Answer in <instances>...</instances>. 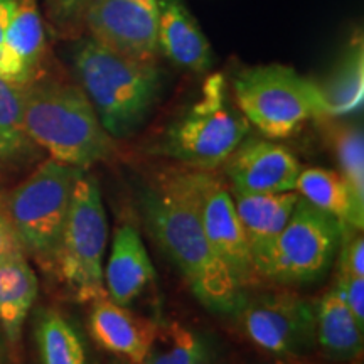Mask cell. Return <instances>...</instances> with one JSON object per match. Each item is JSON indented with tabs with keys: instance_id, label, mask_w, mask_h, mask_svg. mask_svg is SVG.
Returning a JSON list of instances; mask_svg holds the SVG:
<instances>
[{
	"instance_id": "1",
	"label": "cell",
	"mask_w": 364,
	"mask_h": 364,
	"mask_svg": "<svg viewBox=\"0 0 364 364\" xmlns=\"http://www.w3.org/2000/svg\"><path fill=\"white\" fill-rule=\"evenodd\" d=\"M140 209L150 233L169 255L194 297L209 311L235 316L247 294L213 252L177 172L164 174L144 188Z\"/></svg>"
},
{
	"instance_id": "2",
	"label": "cell",
	"mask_w": 364,
	"mask_h": 364,
	"mask_svg": "<svg viewBox=\"0 0 364 364\" xmlns=\"http://www.w3.org/2000/svg\"><path fill=\"white\" fill-rule=\"evenodd\" d=\"M73 75L112 139L135 135L161 102L166 78L156 61L103 48L88 36L73 39Z\"/></svg>"
},
{
	"instance_id": "3",
	"label": "cell",
	"mask_w": 364,
	"mask_h": 364,
	"mask_svg": "<svg viewBox=\"0 0 364 364\" xmlns=\"http://www.w3.org/2000/svg\"><path fill=\"white\" fill-rule=\"evenodd\" d=\"M22 100L27 135L51 159L88 171L117 152L78 83L43 71L22 86Z\"/></svg>"
},
{
	"instance_id": "4",
	"label": "cell",
	"mask_w": 364,
	"mask_h": 364,
	"mask_svg": "<svg viewBox=\"0 0 364 364\" xmlns=\"http://www.w3.org/2000/svg\"><path fill=\"white\" fill-rule=\"evenodd\" d=\"M250 129L225 75L213 73L204 80L198 98L171 122L154 150L198 171H213L228 161Z\"/></svg>"
},
{
	"instance_id": "5",
	"label": "cell",
	"mask_w": 364,
	"mask_h": 364,
	"mask_svg": "<svg viewBox=\"0 0 364 364\" xmlns=\"http://www.w3.org/2000/svg\"><path fill=\"white\" fill-rule=\"evenodd\" d=\"M236 107L265 139L284 140L309 122L331 118L321 85L285 65L240 70L230 85Z\"/></svg>"
},
{
	"instance_id": "6",
	"label": "cell",
	"mask_w": 364,
	"mask_h": 364,
	"mask_svg": "<svg viewBox=\"0 0 364 364\" xmlns=\"http://www.w3.org/2000/svg\"><path fill=\"white\" fill-rule=\"evenodd\" d=\"M81 171L56 159H46L33 174L11 191L6 201L4 213L24 253L33 255L41 265L51 270H56L73 188Z\"/></svg>"
},
{
	"instance_id": "7",
	"label": "cell",
	"mask_w": 364,
	"mask_h": 364,
	"mask_svg": "<svg viewBox=\"0 0 364 364\" xmlns=\"http://www.w3.org/2000/svg\"><path fill=\"white\" fill-rule=\"evenodd\" d=\"M108 220L97 177L83 169L73 188L70 211L59 243L56 272L78 302L105 297L103 257Z\"/></svg>"
},
{
	"instance_id": "8",
	"label": "cell",
	"mask_w": 364,
	"mask_h": 364,
	"mask_svg": "<svg viewBox=\"0 0 364 364\" xmlns=\"http://www.w3.org/2000/svg\"><path fill=\"white\" fill-rule=\"evenodd\" d=\"M343 240L334 218L299 198L292 216L258 263V279L280 285L311 284L331 270Z\"/></svg>"
},
{
	"instance_id": "9",
	"label": "cell",
	"mask_w": 364,
	"mask_h": 364,
	"mask_svg": "<svg viewBox=\"0 0 364 364\" xmlns=\"http://www.w3.org/2000/svg\"><path fill=\"white\" fill-rule=\"evenodd\" d=\"M235 316L250 343L275 356H306L317 346L316 306L299 294L245 295Z\"/></svg>"
},
{
	"instance_id": "10",
	"label": "cell",
	"mask_w": 364,
	"mask_h": 364,
	"mask_svg": "<svg viewBox=\"0 0 364 364\" xmlns=\"http://www.w3.org/2000/svg\"><path fill=\"white\" fill-rule=\"evenodd\" d=\"M182 188L198 213L204 235L241 289L257 284L252 253L230 189L208 171L177 172Z\"/></svg>"
},
{
	"instance_id": "11",
	"label": "cell",
	"mask_w": 364,
	"mask_h": 364,
	"mask_svg": "<svg viewBox=\"0 0 364 364\" xmlns=\"http://www.w3.org/2000/svg\"><path fill=\"white\" fill-rule=\"evenodd\" d=\"M159 0H91L83 36L122 56L157 61Z\"/></svg>"
},
{
	"instance_id": "12",
	"label": "cell",
	"mask_w": 364,
	"mask_h": 364,
	"mask_svg": "<svg viewBox=\"0 0 364 364\" xmlns=\"http://www.w3.org/2000/svg\"><path fill=\"white\" fill-rule=\"evenodd\" d=\"M223 166L231 189L241 193H290L302 171L292 150L265 136H247Z\"/></svg>"
},
{
	"instance_id": "13",
	"label": "cell",
	"mask_w": 364,
	"mask_h": 364,
	"mask_svg": "<svg viewBox=\"0 0 364 364\" xmlns=\"http://www.w3.org/2000/svg\"><path fill=\"white\" fill-rule=\"evenodd\" d=\"M88 326L91 338L105 351L134 364L144 363L157 329L156 321L136 316L107 295L91 302Z\"/></svg>"
},
{
	"instance_id": "14",
	"label": "cell",
	"mask_w": 364,
	"mask_h": 364,
	"mask_svg": "<svg viewBox=\"0 0 364 364\" xmlns=\"http://www.w3.org/2000/svg\"><path fill=\"white\" fill-rule=\"evenodd\" d=\"M159 56L194 75H206L215 65L211 44L182 0H159Z\"/></svg>"
},
{
	"instance_id": "15",
	"label": "cell",
	"mask_w": 364,
	"mask_h": 364,
	"mask_svg": "<svg viewBox=\"0 0 364 364\" xmlns=\"http://www.w3.org/2000/svg\"><path fill=\"white\" fill-rule=\"evenodd\" d=\"M154 279L156 268L136 228L130 223L118 226L113 236L110 257L103 268L107 297L118 306H130L145 292Z\"/></svg>"
},
{
	"instance_id": "16",
	"label": "cell",
	"mask_w": 364,
	"mask_h": 364,
	"mask_svg": "<svg viewBox=\"0 0 364 364\" xmlns=\"http://www.w3.org/2000/svg\"><path fill=\"white\" fill-rule=\"evenodd\" d=\"M233 196L236 215L247 236L253 267L257 268L270 248L273 240L284 230L292 216L300 196L290 193H241L230 191ZM257 272V270H255ZM258 277V275H257Z\"/></svg>"
},
{
	"instance_id": "17",
	"label": "cell",
	"mask_w": 364,
	"mask_h": 364,
	"mask_svg": "<svg viewBox=\"0 0 364 364\" xmlns=\"http://www.w3.org/2000/svg\"><path fill=\"white\" fill-rule=\"evenodd\" d=\"M295 191L309 204L334 218L343 228V233L363 231L364 203L359 201L339 172L307 167L300 171Z\"/></svg>"
},
{
	"instance_id": "18",
	"label": "cell",
	"mask_w": 364,
	"mask_h": 364,
	"mask_svg": "<svg viewBox=\"0 0 364 364\" xmlns=\"http://www.w3.org/2000/svg\"><path fill=\"white\" fill-rule=\"evenodd\" d=\"M363 331L356 317L332 287L316 306V341L331 361L353 363L363 354Z\"/></svg>"
},
{
	"instance_id": "19",
	"label": "cell",
	"mask_w": 364,
	"mask_h": 364,
	"mask_svg": "<svg viewBox=\"0 0 364 364\" xmlns=\"http://www.w3.org/2000/svg\"><path fill=\"white\" fill-rule=\"evenodd\" d=\"M142 364H223V351L206 332L164 321L157 324Z\"/></svg>"
},
{
	"instance_id": "20",
	"label": "cell",
	"mask_w": 364,
	"mask_h": 364,
	"mask_svg": "<svg viewBox=\"0 0 364 364\" xmlns=\"http://www.w3.org/2000/svg\"><path fill=\"white\" fill-rule=\"evenodd\" d=\"M38 290V277L26 260V255H17L0 263V327L11 346L19 343Z\"/></svg>"
},
{
	"instance_id": "21",
	"label": "cell",
	"mask_w": 364,
	"mask_h": 364,
	"mask_svg": "<svg viewBox=\"0 0 364 364\" xmlns=\"http://www.w3.org/2000/svg\"><path fill=\"white\" fill-rule=\"evenodd\" d=\"M6 44L31 81L44 71L48 38L39 0H17L6 31Z\"/></svg>"
},
{
	"instance_id": "22",
	"label": "cell",
	"mask_w": 364,
	"mask_h": 364,
	"mask_svg": "<svg viewBox=\"0 0 364 364\" xmlns=\"http://www.w3.org/2000/svg\"><path fill=\"white\" fill-rule=\"evenodd\" d=\"M331 118L348 117L361 110L364 102L363 41L354 39L339 59L331 78L321 86Z\"/></svg>"
},
{
	"instance_id": "23",
	"label": "cell",
	"mask_w": 364,
	"mask_h": 364,
	"mask_svg": "<svg viewBox=\"0 0 364 364\" xmlns=\"http://www.w3.org/2000/svg\"><path fill=\"white\" fill-rule=\"evenodd\" d=\"M38 149L24 125L22 86L0 78V162L22 164L33 159Z\"/></svg>"
},
{
	"instance_id": "24",
	"label": "cell",
	"mask_w": 364,
	"mask_h": 364,
	"mask_svg": "<svg viewBox=\"0 0 364 364\" xmlns=\"http://www.w3.org/2000/svg\"><path fill=\"white\" fill-rule=\"evenodd\" d=\"M41 364H86V348L76 327L61 312L48 309L36 322Z\"/></svg>"
},
{
	"instance_id": "25",
	"label": "cell",
	"mask_w": 364,
	"mask_h": 364,
	"mask_svg": "<svg viewBox=\"0 0 364 364\" xmlns=\"http://www.w3.org/2000/svg\"><path fill=\"white\" fill-rule=\"evenodd\" d=\"M332 149L339 174L348 182L359 201L364 203V135L356 124L338 125L331 132Z\"/></svg>"
},
{
	"instance_id": "26",
	"label": "cell",
	"mask_w": 364,
	"mask_h": 364,
	"mask_svg": "<svg viewBox=\"0 0 364 364\" xmlns=\"http://www.w3.org/2000/svg\"><path fill=\"white\" fill-rule=\"evenodd\" d=\"M91 0H46V14L53 29L65 38L83 36V16Z\"/></svg>"
},
{
	"instance_id": "27",
	"label": "cell",
	"mask_w": 364,
	"mask_h": 364,
	"mask_svg": "<svg viewBox=\"0 0 364 364\" xmlns=\"http://www.w3.org/2000/svg\"><path fill=\"white\" fill-rule=\"evenodd\" d=\"M16 4L17 0H0V78L9 83L24 86L31 81L29 76L6 44V31Z\"/></svg>"
},
{
	"instance_id": "28",
	"label": "cell",
	"mask_w": 364,
	"mask_h": 364,
	"mask_svg": "<svg viewBox=\"0 0 364 364\" xmlns=\"http://www.w3.org/2000/svg\"><path fill=\"white\" fill-rule=\"evenodd\" d=\"M341 243H343V247H341L338 273L364 277L363 231H349V233H343V240H341Z\"/></svg>"
},
{
	"instance_id": "29",
	"label": "cell",
	"mask_w": 364,
	"mask_h": 364,
	"mask_svg": "<svg viewBox=\"0 0 364 364\" xmlns=\"http://www.w3.org/2000/svg\"><path fill=\"white\" fill-rule=\"evenodd\" d=\"M334 289L356 317L359 326L364 327V277L338 273Z\"/></svg>"
},
{
	"instance_id": "30",
	"label": "cell",
	"mask_w": 364,
	"mask_h": 364,
	"mask_svg": "<svg viewBox=\"0 0 364 364\" xmlns=\"http://www.w3.org/2000/svg\"><path fill=\"white\" fill-rule=\"evenodd\" d=\"M17 255H26L24 248H22L6 213L0 209V263L17 257Z\"/></svg>"
},
{
	"instance_id": "31",
	"label": "cell",
	"mask_w": 364,
	"mask_h": 364,
	"mask_svg": "<svg viewBox=\"0 0 364 364\" xmlns=\"http://www.w3.org/2000/svg\"><path fill=\"white\" fill-rule=\"evenodd\" d=\"M0 364H12L11 344H9L2 327H0Z\"/></svg>"
},
{
	"instance_id": "32",
	"label": "cell",
	"mask_w": 364,
	"mask_h": 364,
	"mask_svg": "<svg viewBox=\"0 0 364 364\" xmlns=\"http://www.w3.org/2000/svg\"><path fill=\"white\" fill-rule=\"evenodd\" d=\"M108 364H134V363L127 361V359H122V358H115V359H112V361Z\"/></svg>"
},
{
	"instance_id": "33",
	"label": "cell",
	"mask_w": 364,
	"mask_h": 364,
	"mask_svg": "<svg viewBox=\"0 0 364 364\" xmlns=\"http://www.w3.org/2000/svg\"><path fill=\"white\" fill-rule=\"evenodd\" d=\"M353 364H358V363H353Z\"/></svg>"
}]
</instances>
